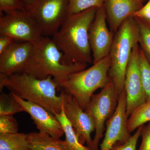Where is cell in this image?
<instances>
[{
  "label": "cell",
  "instance_id": "14",
  "mask_svg": "<svg viewBox=\"0 0 150 150\" xmlns=\"http://www.w3.org/2000/svg\"><path fill=\"white\" fill-rule=\"evenodd\" d=\"M11 93L21 105L24 111L30 115L40 132L46 133L58 139L64 135V132L63 127L55 115L40 105L25 100L15 94Z\"/></svg>",
  "mask_w": 150,
  "mask_h": 150
},
{
  "label": "cell",
  "instance_id": "27",
  "mask_svg": "<svg viewBox=\"0 0 150 150\" xmlns=\"http://www.w3.org/2000/svg\"><path fill=\"white\" fill-rule=\"evenodd\" d=\"M141 136L142 142L139 150H150V122L146 126H143Z\"/></svg>",
  "mask_w": 150,
  "mask_h": 150
},
{
  "label": "cell",
  "instance_id": "22",
  "mask_svg": "<svg viewBox=\"0 0 150 150\" xmlns=\"http://www.w3.org/2000/svg\"><path fill=\"white\" fill-rule=\"evenodd\" d=\"M105 0H69L68 16L79 13L93 8L104 6Z\"/></svg>",
  "mask_w": 150,
  "mask_h": 150
},
{
  "label": "cell",
  "instance_id": "29",
  "mask_svg": "<svg viewBox=\"0 0 150 150\" xmlns=\"http://www.w3.org/2000/svg\"><path fill=\"white\" fill-rule=\"evenodd\" d=\"M15 40L7 35H0V54H1Z\"/></svg>",
  "mask_w": 150,
  "mask_h": 150
},
{
  "label": "cell",
  "instance_id": "8",
  "mask_svg": "<svg viewBox=\"0 0 150 150\" xmlns=\"http://www.w3.org/2000/svg\"><path fill=\"white\" fill-rule=\"evenodd\" d=\"M0 14V35L33 44L43 37L37 25L26 10Z\"/></svg>",
  "mask_w": 150,
  "mask_h": 150
},
{
  "label": "cell",
  "instance_id": "24",
  "mask_svg": "<svg viewBox=\"0 0 150 150\" xmlns=\"http://www.w3.org/2000/svg\"><path fill=\"white\" fill-rule=\"evenodd\" d=\"M18 125L13 115H0V134L18 133Z\"/></svg>",
  "mask_w": 150,
  "mask_h": 150
},
{
  "label": "cell",
  "instance_id": "11",
  "mask_svg": "<svg viewBox=\"0 0 150 150\" xmlns=\"http://www.w3.org/2000/svg\"><path fill=\"white\" fill-rule=\"evenodd\" d=\"M61 94L65 115L73 126L81 144L86 143L91 149L93 139L91 134L95 131V124L91 116L80 106L77 101L63 89Z\"/></svg>",
  "mask_w": 150,
  "mask_h": 150
},
{
  "label": "cell",
  "instance_id": "30",
  "mask_svg": "<svg viewBox=\"0 0 150 150\" xmlns=\"http://www.w3.org/2000/svg\"><path fill=\"white\" fill-rule=\"evenodd\" d=\"M25 6V9L32 5L36 0H21Z\"/></svg>",
  "mask_w": 150,
  "mask_h": 150
},
{
  "label": "cell",
  "instance_id": "15",
  "mask_svg": "<svg viewBox=\"0 0 150 150\" xmlns=\"http://www.w3.org/2000/svg\"><path fill=\"white\" fill-rule=\"evenodd\" d=\"M142 0H105L104 6L110 30L114 34L125 21L143 6Z\"/></svg>",
  "mask_w": 150,
  "mask_h": 150
},
{
  "label": "cell",
  "instance_id": "20",
  "mask_svg": "<svg viewBox=\"0 0 150 150\" xmlns=\"http://www.w3.org/2000/svg\"><path fill=\"white\" fill-rule=\"evenodd\" d=\"M134 18L138 25L139 46L150 65V24L140 19Z\"/></svg>",
  "mask_w": 150,
  "mask_h": 150
},
{
  "label": "cell",
  "instance_id": "7",
  "mask_svg": "<svg viewBox=\"0 0 150 150\" xmlns=\"http://www.w3.org/2000/svg\"><path fill=\"white\" fill-rule=\"evenodd\" d=\"M119 96L110 81L99 93L94 94L85 110L94 122L95 134L93 139L92 150H98L100 141L103 137L105 125L115 112Z\"/></svg>",
  "mask_w": 150,
  "mask_h": 150
},
{
  "label": "cell",
  "instance_id": "21",
  "mask_svg": "<svg viewBox=\"0 0 150 150\" xmlns=\"http://www.w3.org/2000/svg\"><path fill=\"white\" fill-rule=\"evenodd\" d=\"M24 111L23 108L14 98L12 93L8 94L3 91L0 96V115H13Z\"/></svg>",
  "mask_w": 150,
  "mask_h": 150
},
{
  "label": "cell",
  "instance_id": "2",
  "mask_svg": "<svg viewBox=\"0 0 150 150\" xmlns=\"http://www.w3.org/2000/svg\"><path fill=\"white\" fill-rule=\"evenodd\" d=\"M6 87L23 99L40 105L54 115L62 111L63 98L59 84L54 78L37 79L25 73L6 76L0 74V90Z\"/></svg>",
  "mask_w": 150,
  "mask_h": 150
},
{
  "label": "cell",
  "instance_id": "6",
  "mask_svg": "<svg viewBox=\"0 0 150 150\" xmlns=\"http://www.w3.org/2000/svg\"><path fill=\"white\" fill-rule=\"evenodd\" d=\"M69 0H36L26 8L43 36L52 37L68 16Z\"/></svg>",
  "mask_w": 150,
  "mask_h": 150
},
{
  "label": "cell",
  "instance_id": "28",
  "mask_svg": "<svg viewBox=\"0 0 150 150\" xmlns=\"http://www.w3.org/2000/svg\"><path fill=\"white\" fill-rule=\"evenodd\" d=\"M132 17L142 20L150 24V0L136 11Z\"/></svg>",
  "mask_w": 150,
  "mask_h": 150
},
{
  "label": "cell",
  "instance_id": "25",
  "mask_svg": "<svg viewBox=\"0 0 150 150\" xmlns=\"http://www.w3.org/2000/svg\"><path fill=\"white\" fill-rule=\"evenodd\" d=\"M143 126L139 127L136 133L125 143L117 142L109 150H137V142L141 137Z\"/></svg>",
  "mask_w": 150,
  "mask_h": 150
},
{
  "label": "cell",
  "instance_id": "4",
  "mask_svg": "<svg viewBox=\"0 0 150 150\" xmlns=\"http://www.w3.org/2000/svg\"><path fill=\"white\" fill-rule=\"evenodd\" d=\"M110 64L108 56L88 69L71 74L62 83V89L72 96L85 110L94 92L103 88L110 81L108 73Z\"/></svg>",
  "mask_w": 150,
  "mask_h": 150
},
{
  "label": "cell",
  "instance_id": "1",
  "mask_svg": "<svg viewBox=\"0 0 150 150\" xmlns=\"http://www.w3.org/2000/svg\"><path fill=\"white\" fill-rule=\"evenodd\" d=\"M98 8H93L69 16L52 40L63 53L65 64H93L88 31Z\"/></svg>",
  "mask_w": 150,
  "mask_h": 150
},
{
  "label": "cell",
  "instance_id": "13",
  "mask_svg": "<svg viewBox=\"0 0 150 150\" xmlns=\"http://www.w3.org/2000/svg\"><path fill=\"white\" fill-rule=\"evenodd\" d=\"M33 48V43L15 40L0 54V74L9 76L23 73Z\"/></svg>",
  "mask_w": 150,
  "mask_h": 150
},
{
  "label": "cell",
  "instance_id": "16",
  "mask_svg": "<svg viewBox=\"0 0 150 150\" xmlns=\"http://www.w3.org/2000/svg\"><path fill=\"white\" fill-rule=\"evenodd\" d=\"M27 134L30 150H68L63 141L53 138L46 133L39 131Z\"/></svg>",
  "mask_w": 150,
  "mask_h": 150
},
{
  "label": "cell",
  "instance_id": "26",
  "mask_svg": "<svg viewBox=\"0 0 150 150\" xmlns=\"http://www.w3.org/2000/svg\"><path fill=\"white\" fill-rule=\"evenodd\" d=\"M21 0H0V14H8L18 11H25Z\"/></svg>",
  "mask_w": 150,
  "mask_h": 150
},
{
  "label": "cell",
  "instance_id": "17",
  "mask_svg": "<svg viewBox=\"0 0 150 150\" xmlns=\"http://www.w3.org/2000/svg\"><path fill=\"white\" fill-rule=\"evenodd\" d=\"M55 116L61 123L64 129L66 139L63 142L67 149L92 150L88 147L85 146L80 142L73 126L65 115L63 105L62 111L60 113L56 114Z\"/></svg>",
  "mask_w": 150,
  "mask_h": 150
},
{
  "label": "cell",
  "instance_id": "9",
  "mask_svg": "<svg viewBox=\"0 0 150 150\" xmlns=\"http://www.w3.org/2000/svg\"><path fill=\"white\" fill-rule=\"evenodd\" d=\"M139 43L133 48L124 81V90L126 96V113L128 118L136 108L146 102L139 65Z\"/></svg>",
  "mask_w": 150,
  "mask_h": 150
},
{
  "label": "cell",
  "instance_id": "12",
  "mask_svg": "<svg viewBox=\"0 0 150 150\" xmlns=\"http://www.w3.org/2000/svg\"><path fill=\"white\" fill-rule=\"evenodd\" d=\"M126 107V93L124 90L119 96L115 112L105 123L106 132L100 145V150H109L117 142L125 143L131 138L127 130Z\"/></svg>",
  "mask_w": 150,
  "mask_h": 150
},
{
  "label": "cell",
  "instance_id": "23",
  "mask_svg": "<svg viewBox=\"0 0 150 150\" xmlns=\"http://www.w3.org/2000/svg\"><path fill=\"white\" fill-rule=\"evenodd\" d=\"M139 61L146 101H149L150 100V65L140 47Z\"/></svg>",
  "mask_w": 150,
  "mask_h": 150
},
{
  "label": "cell",
  "instance_id": "3",
  "mask_svg": "<svg viewBox=\"0 0 150 150\" xmlns=\"http://www.w3.org/2000/svg\"><path fill=\"white\" fill-rule=\"evenodd\" d=\"M62 51L52 38L43 36L33 43L31 56L23 73L43 79L49 76L54 78L62 89V83L73 73L85 69V64H65Z\"/></svg>",
  "mask_w": 150,
  "mask_h": 150
},
{
  "label": "cell",
  "instance_id": "31",
  "mask_svg": "<svg viewBox=\"0 0 150 150\" xmlns=\"http://www.w3.org/2000/svg\"><path fill=\"white\" fill-rule=\"evenodd\" d=\"M142 1H144V0H142Z\"/></svg>",
  "mask_w": 150,
  "mask_h": 150
},
{
  "label": "cell",
  "instance_id": "10",
  "mask_svg": "<svg viewBox=\"0 0 150 150\" xmlns=\"http://www.w3.org/2000/svg\"><path fill=\"white\" fill-rule=\"evenodd\" d=\"M104 6L98 9L88 31L93 64L109 56L115 34L108 29Z\"/></svg>",
  "mask_w": 150,
  "mask_h": 150
},
{
  "label": "cell",
  "instance_id": "19",
  "mask_svg": "<svg viewBox=\"0 0 150 150\" xmlns=\"http://www.w3.org/2000/svg\"><path fill=\"white\" fill-rule=\"evenodd\" d=\"M150 122V100L137 108L129 115L127 120V130L131 134L145 123Z\"/></svg>",
  "mask_w": 150,
  "mask_h": 150
},
{
  "label": "cell",
  "instance_id": "5",
  "mask_svg": "<svg viewBox=\"0 0 150 150\" xmlns=\"http://www.w3.org/2000/svg\"><path fill=\"white\" fill-rule=\"evenodd\" d=\"M138 38V25L133 17L127 18L114 35L109 55L111 64L108 76L119 95L124 90L126 69Z\"/></svg>",
  "mask_w": 150,
  "mask_h": 150
},
{
  "label": "cell",
  "instance_id": "18",
  "mask_svg": "<svg viewBox=\"0 0 150 150\" xmlns=\"http://www.w3.org/2000/svg\"><path fill=\"white\" fill-rule=\"evenodd\" d=\"M0 150H30L28 134L19 133L0 134Z\"/></svg>",
  "mask_w": 150,
  "mask_h": 150
}]
</instances>
